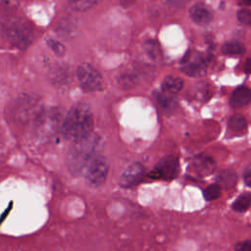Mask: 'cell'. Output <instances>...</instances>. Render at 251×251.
Returning <instances> with one entry per match:
<instances>
[{
	"instance_id": "6da1fadb",
	"label": "cell",
	"mask_w": 251,
	"mask_h": 251,
	"mask_svg": "<svg viewBox=\"0 0 251 251\" xmlns=\"http://www.w3.org/2000/svg\"><path fill=\"white\" fill-rule=\"evenodd\" d=\"M93 115L88 105L78 103L71 108L63 119L61 132L66 139L74 142L92 134Z\"/></svg>"
},
{
	"instance_id": "7a4b0ae2",
	"label": "cell",
	"mask_w": 251,
	"mask_h": 251,
	"mask_svg": "<svg viewBox=\"0 0 251 251\" xmlns=\"http://www.w3.org/2000/svg\"><path fill=\"white\" fill-rule=\"evenodd\" d=\"M99 144V137L93 134L75 141L68 155V168L70 172L75 175L84 173L90 161L97 156Z\"/></svg>"
},
{
	"instance_id": "3957f363",
	"label": "cell",
	"mask_w": 251,
	"mask_h": 251,
	"mask_svg": "<svg viewBox=\"0 0 251 251\" xmlns=\"http://www.w3.org/2000/svg\"><path fill=\"white\" fill-rule=\"evenodd\" d=\"M6 39L14 46L25 49L32 42L33 32L30 25L24 19L13 17L7 19L2 25Z\"/></svg>"
},
{
	"instance_id": "277c9868",
	"label": "cell",
	"mask_w": 251,
	"mask_h": 251,
	"mask_svg": "<svg viewBox=\"0 0 251 251\" xmlns=\"http://www.w3.org/2000/svg\"><path fill=\"white\" fill-rule=\"evenodd\" d=\"M76 77L85 91H97L102 88L103 79L100 73L88 63H82L77 67Z\"/></svg>"
},
{
	"instance_id": "5b68a950",
	"label": "cell",
	"mask_w": 251,
	"mask_h": 251,
	"mask_svg": "<svg viewBox=\"0 0 251 251\" xmlns=\"http://www.w3.org/2000/svg\"><path fill=\"white\" fill-rule=\"evenodd\" d=\"M109 171V163L104 156L97 155L87 165L84 176L88 183L92 186H100L104 183Z\"/></svg>"
},
{
	"instance_id": "8992f818",
	"label": "cell",
	"mask_w": 251,
	"mask_h": 251,
	"mask_svg": "<svg viewBox=\"0 0 251 251\" xmlns=\"http://www.w3.org/2000/svg\"><path fill=\"white\" fill-rule=\"evenodd\" d=\"M181 71L190 76H201L206 74L207 62L202 53L188 51L180 63Z\"/></svg>"
},
{
	"instance_id": "52a82bcc",
	"label": "cell",
	"mask_w": 251,
	"mask_h": 251,
	"mask_svg": "<svg viewBox=\"0 0 251 251\" xmlns=\"http://www.w3.org/2000/svg\"><path fill=\"white\" fill-rule=\"evenodd\" d=\"M179 172L178 160L175 156H167L161 159L155 168L149 173V176L154 179H174Z\"/></svg>"
},
{
	"instance_id": "ba28073f",
	"label": "cell",
	"mask_w": 251,
	"mask_h": 251,
	"mask_svg": "<svg viewBox=\"0 0 251 251\" xmlns=\"http://www.w3.org/2000/svg\"><path fill=\"white\" fill-rule=\"evenodd\" d=\"M145 169L142 164L135 162L128 165L123 172L120 178V185L126 188H129L138 184L143 178Z\"/></svg>"
},
{
	"instance_id": "9c48e42d",
	"label": "cell",
	"mask_w": 251,
	"mask_h": 251,
	"mask_svg": "<svg viewBox=\"0 0 251 251\" xmlns=\"http://www.w3.org/2000/svg\"><path fill=\"white\" fill-rule=\"evenodd\" d=\"M63 121L61 113L57 110H50L46 113H41L37 117V126L43 132H52L60 126V122ZM62 126V124H61Z\"/></svg>"
},
{
	"instance_id": "30bf717a",
	"label": "cell",
	"mask_w": 251,
	"mask_h": 251,
	"mask_svg": "<svg viewBox=\"0 0 251 251\" xmlns=\"http://www.w3.org/2000/svg\"><path fill=\"white\" fill-rule=\"evenodd\" d=\"M189 16L195 24L200 25H205L212 22L214 14L212 9L206 4L197 3L190 8Z\"/></svg>"
},
{
	"instance_id": "8fae6325",
	"label": "cell",
	"mask_w": 251,
	"mask_h": 251,
	"mask_svg": "<svg viewBox=\"0 0 251 251\" xmlns=\"http://www.w3.org/2000/svg\"><path fill=\"white\" fill-rule=\"evenodd\" d=\"M194 171L200 176H208L212 174L216 169V163L214 159L208 155L197 156L192 163Z\"/></svg>"
},
{
	"instance_id": "7c38bea8",
	"label": "cell",
	"mask_w": 251,
	"mask_h": 251,
	"mask_svg": "<svg viewBox=\"0 0 251 251\" xmlns=\"http://www.w3.org/2000/svg\"><path fill=\"white\" fill-rule=\"evenodd\" d=\"M251 101V89L246 86L235 88L230 96L229 104L233 108H241L249 104Z\"/></svg>"
},
{
	"instance_id": "4fadbf2b",
	"label": "cell",
	"mask_w": 251,
	"mask_h": 251,
	"mask_svg": "<svg viewBox=\"0 0 251 251\" xmlns=\"http://www.w3.org/2000/svg\"><path fill=\"white\" fill-rule=\"evenodd\" d=\"M17 106V116L22 120L30 118V114H35L34 106H36V102L33 101V99H30L29 97H25L24 99H22Z\"/></svg>"
},
{
	"instance_id": "5bb4252c",
	"label": "cell",
	"mask_w": 251,
	"mask_h": 251,
	"mask_svg": "<svg viewBox=\"0 0 251 251\" xmlns=\"http://www.w3.org/2000/svg\"><path fill=\"white\" fill-rule=\"evenodd\" d=\"M183 86L181 78L175 75H167L163 81V89L171 94L178 93Z\"/></svg>"
},
{
	"instance_id": "9a60e30c",
	"label": "cell",
	"mask_w": 251,
	"mask_h": 251,
	"mask_svg": "<svg viewBox=\"0 0 251 251\" xmlns=\"http://www.w3.org/2000/svg\"><path fill=\"white\" fill-rule=\"evenodd\" d=\"M218 184L225 188H231L236 183V174L232 170H225L217 177Z\"/></svg>"
},
{
	"instance_id": "2e32d148",
	"label": "cell",
	"mask_w": 251,
	"mask_h": 251,
	"mask_svg": "<svg viewBox=\"0 0 251 251\" xmlns=\"http://www.w3.org/2000/svg\"><path fill=\"white\" fill-rule=\"evenodd\" d=\"M222 51L226 55H241L245 52V46L238 40H228L224 43Z\"/></svg>"
},
{
	"instance_id": "e0dca14e",
	"label": "cell",
	"mask_w": 251,
	"mask_h": 251,
	"mask_svg": "<svg viewBox=\"0 0 251 251\" xmlns=\"http://www.w3.org/2000/svg\"><path fill=\"white\" fill-rule=\"evenodd\" d=\"M251 206V193L240 194L232 204V209L236 212H245Z\"/></svg>"
},
{
	"instance_id": "ac0fdd59",
	"label": "cell",
	"mask_w": 251,
	"mask_h": 251,
	"mask_svg": "<svg viewBox=\"0 0 251 251\" xmlns=\"http://www.w3.org/2000/svg\"><path fill=\"white\" fill-rule=\"evenodd\" d=\"M98 2H100V0H68L69 7L77 12L86 11L92 8Z\"/></svg>"
},
{
	"instance_id": "d6986e66",
	"label": "cell",
	"mask_w": 251,
	"mask_h": 251,
	"mask_svg": "<svg viewBox=\"0 0 251 251\" xmlns=\"http://www.w3.org/2000/svg\"><path fill=\"white\" fill-rule=\"evenodd\" d=\"M228 126L234 131H242L247 127V121L244 116L235 114L229 118Z\"/></svg>"
},
{
	"instance_id": "ffe728a7",
	"label": "cell",
	"mask_w": 251,
	"mask_h": 251,
	"mask_svg": "<svg viewBox=\"0 0 251 251\" xmlns=\"http://www.w3.org/2000/svg\"><path fill=\"white\" fill-rule=\"evenodd\" d=\"M143 49L145 50L146 54L154 60L158 59L161 55V49L156 40H153V39L146 40L143 44Z\"/></svg>"
},
{
	"instance_id": "44dd1931",
	"label": "cell",
	"mask_w": 251,
	"mask_h": 251,
	"mask_svg": "<svg viewBox=\"0 0 251 251\" xmlns=\"http://www.w3.org/2000/svg\"><path fill=\"white\" fill-rule=\"evenodd\" d=\"M203 195L207 201H212L219 198V196L221 195V185L218 183H213L208 185L204 189Z\"/></svg>"
},
{
	"instance_id": "7402d4cb",
	"label": "cell",
	"mask_w": 251,
	"mask_h": 251,
	"mask_svg": "<svg viewBox=\"0 0 251 251\" xmlns=\"http://www.w3.org/2000/svg\"><path fill=\"white\" fill-rule=\"evenodd\" d=\"M156 100L158 101V103H159L162 107L167 108V109L173 108V107L176 105L175 100H174L172 97L168 96L167 94H165V93H163V92H157V93H156Z\"/></svg>"
},
{
	"instance_id": "603a6c76",
	"label": "cell",
	"mask_w": 251,
	"mask_h": 251,
	"mask_svg": "<svg viewBox=\"0 0 251 251\" xmlns=\"http://www.w3.org/2000/svg\"><path fill=\"white\" fill-rule=\"evenodd\" d=\"M49 47L52 49V51L58 55V56H62L65 54V46L60 43L59 41L57 40H54V39H48L47 41Z\"/></svg>"
},
{
	"instance_id": "cb8c5ba5",
	"label": "cell",
	"mask_w": 251,
	"mask_h": 251,
	"mask_svg": "<svg viewBox=\"0 0 251 251\" xmlns=\"http://www.w3.org/2000/svg\"><path fill=\"white\" fill-rule=\"evenodd\" d=\"M237 20L247 25L251 26V11L246 9H241L237 12Z\"/></svg>"
},
{
	"instance_id": "d4e9b609",
	"label": "cell",
	"mask_w": 251,
	"mask_h": 251,
	"mask_svg": "<svg viewBox=\"0 0 251 251\" xmlns=\"http://www.w3.org/2000/svg\"><path fill=\"white\" fill-rule=\"evenodd\" d=\"M235 251H251V240H244L237 242L235 245Z\"/></svg>"
},
{
	"instance_id": "484cf974",
	"label": "cell",
	"mask_w": 251,
	"mask_h": 251,
	"mask_svg": "<svg viewBox=\"0 0 251 251\" xmlns=\"http://www.w3.org/2000/svg\"><path fill=\"white\" fill-rule=\"evenodd\" d=\"M243 179H244V182L248 185V186H251V165H249L245 171H244V174H243Z\"/></svg>"
},
{
	"instance_id": "4316f807",
	"label": "cell",
	"mask_w": 251,
	"mask_h": 251,
	"mask_svg": "<svg viewBox=\"0 0 251 251\" xmlns=\"http://www.w3.org/2000/svg\"><path fill=\"white\" fill-rule=\"evenodd\" d=\"M133 81L134 78L130 75H124L123 79H121V83L124 85V87H128V86H132L133 85Z\"/></svg>"
},
{
	"instance_id": "83f0119b",
	"label": "cell",
	"mask_w": 251,
	"mask_h": 251,
	"mask_svg": "<svg viewBox=\"0 0 251 251\" xmlns=\"http://www.w3.org/2000/svg\"><path fill=\"white\" fill-rule=\"evenodd\" d=\"M136 1L137 0H120V4L124 8H128V7L132 6Z\"/></svg>"
},
{
	"instance_id": "f1b7e54d",
	"label": "cell",
	"mask_w": 251,
	"mask_h": 251,
	"mask_svg": "<svg viewBox=\"0 0 251 251\" xmlns=\"http://www.w3.org/2000/svg\"><path fill=\"white\" fill-rule=\"evenodd\" d=\"M244 72L246 74H251V58H248L244 62Z\"/></svg>"
},
{
	"instance_id": "f546056e",
	"label": "cell",
	"mask_w": 251,
	"mask_h": 251,
	"mask_svg": "<svg viewBox=\"0 0 251 251\" xmlns=\"http://www.w3.org/2000/svg\"><path fill=\"white\" fill-rule=\"evenodd\" d=\"M171 3L173 5H179V4L184 3V0H171Z\"/></svg>"
},
{
	"instance_id": "4dcf8cb0",
	"label": "cell",
	"mask_w": 251,
	"mask_h": 251,
	"mask_svg": "<svg viewBox=\"0 0 251 251\" xmlns=\"http://www.w3.org/2000/svg\"><path fill=\"white\" fill-rule=\"evenodd\" d=\"M241 1H242L244 4L251 6V0H241Z\"/></svg>"
}]
</instances>
